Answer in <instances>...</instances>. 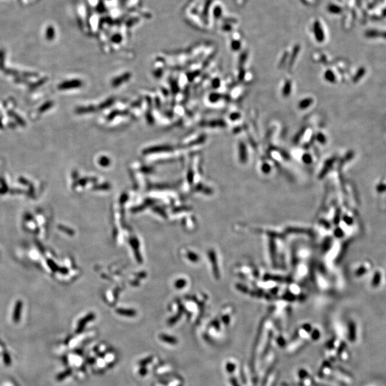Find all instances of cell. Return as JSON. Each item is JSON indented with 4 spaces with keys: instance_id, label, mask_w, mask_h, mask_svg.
<instances>
[{
    "instance_id": "obj_3",
    "label": "cell",
    "mask_w": 386,
    "mask_h": 386,
    "mask_svg": "<svg viewBox=\"0 0 386 386\" xmlns=\"http://www.w3.org/2000/svg\"><path fill=\"white\" fill-rule=\"evenodd\" d=\"M139 373H140L141 375H144L147 373V370H146L145 368H142L140 371H139Z\"/></svg>"
},
{
    "instance_id": "obj_2",
    "label": "cell",
    "mask_w": 386,
    "mask_h": 386,
    "mask_svg": "<svg viewBox=\"0 0 386 386\" xmlns=\"http://www.w3.org/2000/svg\"><path fill=\"white\" fill-rule=\"evenodd\" d=\"M151 360H152V358H147V359L142 360L141 361V362H140V363H139V364L142 365H142L147 364V363H150V361H151Z\"/></svg>"
},
{
    "instance_id": "obj_1",
    "label": "cell",
    "mask_w": 386,
    "mask_h": 386,
    "mask_svg": "<svg viewBox=\"0 0 386 386\" xmlns=\"http://www.w3.org/2000/svg\"><path fill=\"white\" fill-rule=\"evenodd\" d=\"M160 338L162 341L165 342V343H169V344H176L177 343V339L173 338V337L169 336V335H160Z\"/></svg>"
}]
</instances>
